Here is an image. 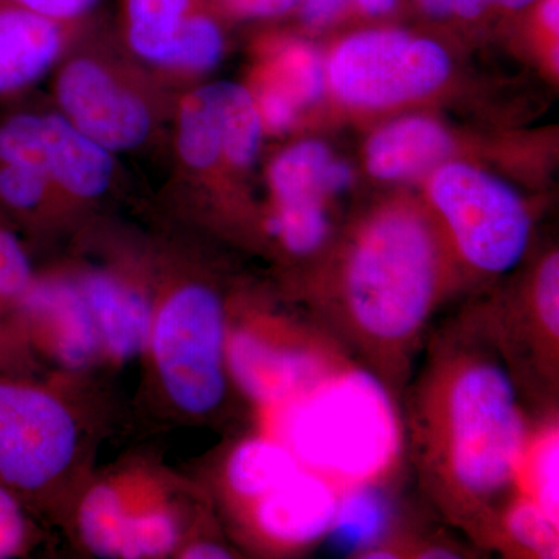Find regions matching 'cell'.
<instances>
[{
  "instance_id": "obj_35",
  "label": "cell",
  "mask_w": 559,
  "mask_h": 559,
  "mask_svg": "<svg viewBox=\"0 0 559 559\" xmlns=\"http://www.w3.org/2000/svg\"><path fill=\"white\" fill-rule=\"evenodd\" d=\"M348 5L349 0H301L300 16L308 27L323 28L340 20Z\"/></svg>"
},
{
  "instance_id": "obj_31",
  "label": "cell",
  "mask_w": 559,
  "mask_h": 559,
  "mask_svg": "<svg viewBox=\"0 0 559 559\" xmlns=\"http://www.w3.org/2000/svg\"><path fill=\"white\" fill-rule=\"evenodd\" d=\"M259 108L264 131L285 132L293 127L300 106L288 92L283 91L274 81L264 79L259 91L252 92Z\"/></svg>"
},
{
  "instance_id": "obj_22",
  "label": "cell",
  "mask_w": 559,
  "mask_h": 559,
  "mask_svg": "<svg viewBox=\"0 0 559 559\" xmlns=\"http://www.w3.org/2000/svg\"><path fill=\"white\" fill-rule=\"evenodd\" d=\"M527 344H533L538 355L539 369L547 380L558 378L559 340V257L550 253L536 270L527 314H522Z\"/></svg>"
},
{
  "instance_id": "obj_1",
  "label": "cell",
  "mask_w": 559,
  "mask_h": 559,
  "mask_svg": "<svg viewBox=\"0 0 559 559\" xmlns=\"http://www.w3.org/2000/svg\"><path fill=\"white\" fill-rule=\"evenodd\" d=\"M407 421L429 498L452 524L489 538L520 479L530 430L488 314L463 316L432 341Z\"/></svg>"
},
{
  "instance_id": "obj_16",
  "label": "cell",
  "mask_w": 559,
  "mask_h": 559,
  "mask_svg": "<svg viewBox=\"0 0 559 559\" xmlns=\"http://www.w3.org/2000/svg\"><path fill=\"white\" fill-rule=\"evenodd\" d=\"M207 0H120L124 47L140 66L159 73L170 58L180 32Z\"/></svg>"
},
{
  "instance_id": "obj_3",
  "label": "cell",
  "mask_w": 559,
  "mask_h": 559,
  "mask_svg": "<svg viewBox=\"0 0 559 559\" xmlns=\"http://www.w3.org/2000/svg\"><path fill=\"white\" fill-rule=\"evenodd\" d=\"M288 403L286 447L333 484L377 481L403 451L393 390L366 367H337Z\"/></svg>"
},
{
  "instance_id": "obj_30",
  "label": "cell",
  "mask_w": 559,
  "mask_h": 559,
  "mask_svg": "<svg viewBox=\"0 0 559 559\" xmlns=\"http://www.w3.org/2000/svg\"><path fill=\"white\" fill-rule=\"evenodd\" d=\"M32 280L31 260L20 238L0 227V301L22 299Z\"/></svg>"
},
{
  "instance_id": "obj_40",
  "label": "cell",
  "mask_w": 559,
  "mask_h": 559,
  "mask_svg": "<svg viewBox=\"0 0 559 559\" xmlns=\"http://www.w3.org/2000/svg\"><path fill=\"white\" fill-rule=\"evenodd\" d=\"M423 10L432 17H447L452 13L454 0H419Z\"/></svg>"
},
{
  "instance_id": "obj_36",
  "label": "cell",
  "mask_w": 559,
  "mask_h": 559,
  "mask_svg": "<svg viewBox=\"0 0 559 559\" xmlns=\"http://www.w3.org/2000/svg\"><path fill=\"white\" fill-rule=\"evenodd\" d=\"M492 5H496V0H454L452 13L459 14L463 20H474Z\"/></svg>"
},
{
  "instance_id": "obj_34",
  "label": "cell",
  "mask_w": 559,
  "mask_h": 559,
  "mask_svg": "<svg viewBox=\"0 0 559 559\" xmlns=\"http://www.w3.org/2000/svg\"><path fill=\"white\" fill-rule=\"evenodd\" d=\"M224 10L246 20L283 16L300 5L301 0H215Z\"/></svg>"
},
{
  "instance_id": "obj_19",
  "label": "cell",
  "mask_w": 559,
  "mask_h": 559,
  "mask_svg": "<svg viewBox=\"0 0 559 559\" xmlns=\"http://www.w3.org/2000/svg\"><path fill=\"white\" fill-rule=\"evenodd\" d=\"M392 527V503L377 481L345 485L340 491L336 514L326 533L337 554H366L384 544Z\"/></svg>"
},
{
  "instance_id": "obj_15",
  "label": "cell",
  "mask_w": 559,
  "mask_h": 559,
  "mask_svg": "<svg viewBox=\"0 0 559 559\" xmlns=\"http://www.w3.org/2000/svg\"><path fill=\"white\" fill-rule=\"evenodd\" d=\"M81 293L110 355L120 359L139 355L153 331V310L146 297L105 272L87 275Z\"/></svg>"
},
{
  "instance_id": "obj_27",
  "label": "cell",
  "mask_w": 559,
  "mask_h": 559,
  "mask_svg": "<svg viewBox=\"0 0 559 559\" xmlns=\"http://www.w3.org/2000/svg\"><path fill=\"white\" fill-rule=\"evenodd\" d=\"M267 229L294 255H310L329 238L330 216L320 198H297L277 202Z\"/></svg>"
},
{
  "instance_id": "obj_7",
  "label": "cell",
  "mask_w": 559,
  "mask_h": 559,
  "mask_svg": "<svg viewBox=\"0 0 559 559\" xmlns=\"http://www.w3.org/2000/svg\"><path fill=\"white\" fill-rule=\"evenodd\" d=\"M325 68L341 102L384 109L439 90L450 76L451 60L436 40L401 31H367L342 40Z\"/></svg>"
},
{
  "instance_id": "obj_24",
  "label": "cell",
  "mask_w": 559,
  "mask_h": 559,
  "mask_svg": "<svg viewBox=\"0 0 559 559\" xmlns=\"http://www.w3.org/2000/svg\"><path fill=\"white\" fill-rule=\"evenodd\" d=\"M224 49L226 36L223 27L207 5L202 7L180 32L170 58L157 75L176 83L200 79L219 64Z\"/></svg>"
},
{
  "instance_id": "obj_26",
  "label": "cell",
  "mask_w": 559,
  "mask_h": 559,
  "mask_svg": "<svg viewBox=\"0 0 559 559\" xmlns=\"http://www.w3.org/2000/svg\"><path fill=\"white\" fill-rule=\"evenodd\" d=\"M267 80L288 92L299 106L318 102L329 86L318 51L300 40H288L274 49Z\"/></svg>"
},
{
  "instance_id": "obj_6",
  "label": "cell",
  "mask_w": 559,
  "mask_h": 559,
  "mask_svg": "<svg viewBox=\"0 0 559 559\" xmlns=\"http://www.w3.org/2000/svg\"><path fill=\"white\" fill-rule=\"evenodd\" d=\"M140 79L108 55L68 53L55 73L57 110L112 154L140 150L162 121V106Z\"/></svg>"
},
{
  "instance_id": "obj_17",
  "label": "cell",
  "mask_w": 559,
  "mask_h": 559,
  "mask_svg": "<svg viewBox=\"0 0 559 559\" xmlns=\"http://www.w3.org/2000/svg\"><path fill=\"white\" fill-rule=\"evenodd\" d=\"M353 182V170L334 159L325 143L304 140L282 151L270 167V186L275 202L342 193Z\"/></svg>"
},
{
  "instance_id": "obj_2",
  "label": "cell",
  "mask_w": 559,
  "mask_h": 559,
  "mask_svg": "<svg viewBox=\"0 0 559 559\" xmlns=\"http://www.w3.org/2000/svg\"><path fill=\"white\" fill-rule=\"evenodd\" d=\"M439 238L417 210L371 216L349 246L336 290L318 314L390 389L406 381L447 285Z\"/></svg>"
},
{
  "instance_id": "obj_8",
  "label": "cell",
  "mask_w": 559,
  "mask_h": 559,
  "mask_svg": "<svg viewBox=\"0 0 559 559\" xmlns=\"http://www.w3.org/2000/svg\"><path fill=\"white\" fill-rule=\"evenodd\" d=\"M76 448L69 411L49 393L0 380V484L36 491L68 468Z\"/></svg>"
},
{
  "instance_id": "obj_11",
  "label": "cell",
  "mask_w": 559,
  "mask_h": 559,
  "mask_svg": "<svg viewBox=\"0 0 559 559\" xmlns=\"http://www.w3.org/2000/svg\"><path fill=\"white\" fill-rule=\"evenodd\" d=\"M80 530L92 554L102 558L160 557L178 540L171 516L162 511L134 516L108 485L87 492L80 507Z\"/></svg>"
},
{
  "instance_id": "obj_32",
  "label": "cell",
  "mask_w": 559,
  "mask_h": 559,
  "mask_svg": "<svg viewBox=\"0 0 559 559\" xmlns=\"http://www.w3.org/2000/svg\"><path fill=\"white\" fill-rule=\"evenodd\" d=\"M25 539L24 514L11 489L0 484V559L14 557Z\"/></svg>"
},
{
  "instance_id": "obj_18",
  "label": "cell",
  "mask_w": 559,
  "mask_h": 559,
  "mask_svg": "<svg viewBox=\"0 0 559 559\" xmlns=\"http://www.w3.org/2000/svg\"><path fill=\"white\" fill-rule=\"evenodd\" d=\"M175 143L179 162L205 173L223 164L221 81L187 92L176 105Z\"/></svg>"
},
{
  "instance_id": "obj_5",
  "label": "cell",
  "mask_w": 559,
  "mask_h": 559,
  "mask_svg": "<svg viewBox=\"0 0 559 559\" xmlns=\"http://www.w3.org/2000/svg\"><path fill=\"white\" fill-rule=\"evenodd\" d=\"M154 359L173 403L189 414H209L226 393V312L204 285L173 293L154 322Z\"/></svg>"
},
{
  "instance_id": "obj_28",
  "label": "cell",
  "mask_w": 559,
  "mask_h": 559,
  "mask_svg": "<svg viewBox=\"0 0 559 559\" xmlns=\"http://www.w3.org/2000/svg\"><path fill=\"white\" fill-rule=\"evenodd\" d=\"M528 498L559 524V430L557 425L530 440L524 462Z\"/></svg>"
},
{
  "instance_id": "obj_25",
  "label": "cell",
  "mask_w": 559,
  "mask_h": 559,
  "mask_svg": "<svg viewBox=\"0 0 559 559\" xmlns=\"http://www.w3.org/2000/svg\"><path fill=\"white\" fill-rule=\"evenodd\" d=\"M495 538H503L516 554L539 559L559 557V524L550 520L528 496L511 500L496 518Z\"/></svg>"
},
{
  "instance_id": "obj_33",
  "label": "cell",
  "mask_w": 559,
  "mask_h": 559,
  "mask_svg": "<svg viewBox=\"0 0 559 559\" xmlns=\"http://www.w3.org/2000/svg\"><path fill=\"white\" fill-rule=\"evenodd\" d=\"M9 2L47 20L84 24V21L100 5L102 0H9Z\"/></svg>"
},
{
  "instance_id": "obj_23",
  "label": "cell",
  "mask_w": 559,
  "mask_h": 559,
  "mask_svg": "<svg viewBox=\"0 0 559 559\" xmlns=\"http://www.w3.org/2000/svg\"><path fill=\"white\" fill-rule=\"evenodd\" d=\"M223 162L237 171L249 170L260 153L264 127L252 91L221 81Z\"/></svg>"
},
{
  "instance_id": "obj_9",
  "label": "cell",
  "mask_w": 559,
  "mask_h": 559,
  "mask_svg": "<svg viewBox=\"0 0 559 559\" xmlns=\"http://www.w3.org/2000/svg\"><path fill=\"white\" fill-rule=\"evenodd\" d=\"M0 162L43 173L76 200H97L116 180V154L58 110L14 114L0 121Z\"/></svg>"
},
{
  "instance_id": "obj_14",
  "label": "cell",
  "mask_w": 559,
  "mask_h": 559,
  "mask_svg": "<svg viewBox=\"0 0 559 559\" xmlns=\"http://www.w3.org/2000/svg\"><path fill=\"white\" fill-rule=\"evenodd\" d=\"M447 128L429 117H404L382 127L367 143L366 164L377 179L407 180L432 173L451 156Z\"/></svg>"
},
{
  "instance_id": "obj_41",
  "label": "cell",
  "mask_w": 559,
  "mask_h": 559,
  "mask_svg": "<svg viewBox=\"0 0 559 559\" xmlns=\"http://www.w3.org/2000/svg\"><path fill=\"white\" fill-rule=\"evenodd\" d=\"M535 2L536 0H496V5L509 10H522Z\"/></svg>"
},
{
  "instance_id": "obj_4",
  "label": "cell",
  "mask_w": 559,
  "mask_h": 559,
  "mask_svg": "<svg viewBox=\"0 0 559 559\" xmlns=\"http://www.w3.org/2000/svg\"><path fill=\"white\" fill-rule=\"evenodd\" d=\"M429 197L460 257L474 270L506 274L524 259L532 219L509 183L474 165L444 162L430 176Z\"/></svg>"
},
{
  "instance_id": "obj_13",
  "label": "cell",
  "mask_w": 559,
  "mask_h": 559,
  "mask_svg": "<svg viewBox=\"0 0 559 559\" xmlns=\"http://www.w3.org/2000/svg\"><path fill=\"white\" fill-rule=\"evenodd\" d=\"M337 499L336 484L304 466L288 481L257 499V524L280 544L310 546L329 533Z\"/></svg>"
},
{
  "instance_id": "obj_21",
  "label": "cell",
  "mask_w": 559,
  "mask_h": 559,
  "mask_svg": "<svg viewBox=\"0 0 559 559\" xmlns=\"http://www.w3.org/2000/svg\"><path fill=\"white\" fill-rule=\"evenodd\" d=\"M304 465L285 443L252 439L241 443L227 463L231 489L249 499H260L296 476Z\"/></svg>"
},
{
  "instance_id": "obj_20",
  "label": "cell",
  "mask_w": 559,
  "mask_h": 559,
  "mask_svg": "<svg viewBox=\"0 0 559 559\" xmlns=\"http://www.w3.org/2000/svg\"><path fill=\"white\" fill-rule=\"evenodd\" d=\"M32 310L50 312L57 318L58 349L66 364L83 366L94 356L98 331L81 289L69 285L28 288L22 297Z\"/></svg>"
},
{
  "instance_id": "obj_37",
  "label": "cell",
  "mask_w": 559,
  "mask_h": 559,
  "mask_svg": "<svg viewBox=\"0 0 559 559\" xmlns=\"http://www.w3.org/2000/svg\"><path fill=\"white\" fill-rule=\"evenodd\" d=\"M183 558L190 559H224L230 558L229 550L218 546V544L201 543L190 547Z\"/></svg>"
},
{
  "instance_id": "obj_38",
  "label": "cell",
  "mask_w": 559,
  "mask_h": 559,
  "mask_svg": "<svg viewBox=\"0 0 559 559\" xmlns=\"http://www.w3.org/2000/svg\"><path fill=\"white\" fill-rule=\"evenodd\" d=\"M349 3L369 16H382L395 10L399 0H349Z\"/></svg>"
},
{
  "instance_id": "obj_10",
  "label": "cell",
  "mask_w": 559,
  "mask_h": 559,
  "mask_svg": "<svg viewBox=\"0 0 559 559\" xmlns=\"http://www.w3.org/2000/svg\"><path fill=\"white\" fill-rule=\"evenodd\" d=\"M226 359L241 389L253 400L267 404L288 403L337 369L318 345L283 347L249 331L231 336Z\"/></svg>"
},
{
  "instance_id": "obj_29",
  "label": "cell",
  "mask_w": 559,
  "mask_h": 559,
  "mask_svg": "<svg viewBox=\"0 0 559 559\" xmlns=\"http://www.w3.org/2000/svg\"><path fill=\"white\" fill-rule=\"evenodd\" d=\"M55 190L57 187L43 173L0 162V204L11 212H36Z\"/></svg>"
},
{
  "instance_id": "obj_12",
  "label": "cell",
  "mask_w": 559,
  "mask_h": 559,
  "mask_svg": "<svg viewBox=\"0 0 559 559\" xmlns=\"http://www.w3.org/2000/svg\"><path fill=\"white\" fill-rule=\"evenodd\" d=\"M81 25L47 20L0 0V97L28 90L57 68Z\"/></svg>"
},
{
  "instance_id": "obj_39",
  "label": "cell",
  "mask_w": 559,
  "mask_h": 559,
  "mask_svg": "<svg viewBox=\"0 0 559 559\" xmlns=\"http://www.w3.org/2000/svg\"><path fill=\"white\" fill-rule=\"evenodd\" d=\"M540 21L550 33L558 35L559 27V0H543L540 2Z\"/></svg>"
}]
</instances>
